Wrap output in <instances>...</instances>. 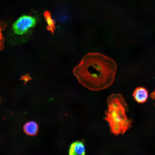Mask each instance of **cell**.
Segmentation results:
<instances>
[{"mask_svg": "<svg viewBox=\"0 0 155 155\" xmlns=\"http://www.w3.org/2000/svg\"><path fill=\"white\" fill-rule=\"evenodd\" d=\"M117 67L112 59L98 53H90L73 69L74 75L83 86L93 91L110 86L114 80Z\"/></svg>", "mask_w": 155, "mask_h": 155, "instance_id": "1", "label": "cell"}, {"mask_svg": "<svg viewBox=\"0 0 155 155\" xmlns=\"http://www.w3.org/2000/svg\"><path fill=\"white\" fill-rule=\"evenodd\" d=\"M70 155H84L85 154V148L84 143L78 141L72 143L69 150Z\"/></svg>", "mask_w": 155, "mask_h": 155, "instance_id": "4", "label": "cell"}, {"mask_svg": "<svg viewBox=\"0 0 155 155\" xmlns=\"http://www.w3.org/2000/svg\"><path fill=\"white\" fill-rule=\"evenodd\" d=\"M134 99L138 103H142L146 102L148 97V92L144 88L138 87L135 88L133 94Z\"/></svg>", "mask_w": 155, "mask_h": 155, "instance_id": "5", "label": "cell"}, {"mask_svg": "<svg viewBox=\"0 0 155 155\" xmlns=\"http://www.w3.org/2000/svg\"><path fill=\"white\" fill-rule=\"evenodd\" d=\"M44 16L47 24V29L53 32L55 28L54 22L49 13L47 11H45Z\"/></svg>", "mask_w": 155, "mask_h": 155, "instance_id": "7", "label": "cell"}, {"mask_svg": "<svg viewBox=\"0 0 155 155\" xmlns=\"http://www.w3.org/2000/svg\"><path fill=\"white\" fill-rule=\"evenodd\" d=\"M36 23V20L35 18L30 16L23 15L13 23L12 29L16 34L22 35L27 33L30 28L34 27Z\"/></svg>", "mask_w": 155, "mask_h": 155, "instance_id": "3", "label": "cell"}, {"mask_svg": "<svg viewBox=\"0 0 155 155\" xmlns=\"http://www.w3.org/2000/svg\"><path fill=\"white\" fill-rule=\"evenodd\" d=\"M25 132L30 135H35L37 130L38 126L34 122L30 121L25 124L24 127Z\"/></svg>", "mask_w": 155, "mask_h": 155, "instance_id": "6", "label": "cell"}, {"mask_svg": "<svg viewBox=\"0 0 155 155\" xmlns=\"http://www.w3.org/2000/svg\"><path fill=\"white\" fill-rule=\"evenodd\" d=\"M107 102V108L104 119L109 123L110 133L115 135L123 134L131 127L133 121L126 115L128 109L127 104L120 94L110 95Z\"/></svg>", "mask_w": 155, "mask_h": 155, "instance_id": "2", "label": "cell"}]
</instances>
